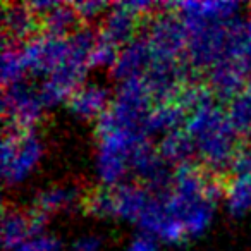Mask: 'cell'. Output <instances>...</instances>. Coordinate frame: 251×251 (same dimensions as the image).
Instances as JSON below:
<instances>
[{
    "instance_id": "1",
    "label": "cell",
    "mask_w": 251,
    "mask_h": 251,
    "mask_svg": "<svg viewBox=\"0 0 251 251\" xmlns=\"http://www.w3.org/2000/svg\"><path fill=\"white\" fill-rule=\"evenodd\" d=\"M182 129L191 138L195 155L205 171L219 176L232 169L241 148L239 138L227 117V110L217 103L196 108L186 119Z\"/></svg>"
},
{
    "instance_id": "2",
    "label": "cell",
    "mask_w": 251,
    "mask_h": 251,
    "mask_svg": "<svg viewBox=\"0 0 251 251\" xmlns=\"http://www.w3.org/2000/svg\"><path fill=\"white\" fill-rule=\"evenodd\" d=\"M147 140L145 131L117 124L105 112L103 117L97 122L95 155V172L101 186L114 188L126 182V176L131 172L134 151Z\"/></svg>"
},
{
    "instance_id": "3",
    "label": "cell",
    "mask_w": 251,
    "mask_h": 251,
    "mask_svg": "<svg viewBox=\"0 0 251 251\" xmlns=\"http://www.w3.org/2000/svg\"><path fill=\"white\" fill-rule=\"evenodd\" d=\"M98 31L90 26H81L69 36L67 55L60 67L38 86V93L45 108H53L57 105L67 103L71 95L86 83V74L90 67V53L97 42Z\"/></svg>"
},
{
    "instance_id": "4",
    "label": "cell",
    "mask_w": 251,
    "mask_h": 251,
    "mask_svg": "<svg viewBox=\"0 0 251 251\" xmlns=\"http://www.w3.org/2000/svg\"><path fill=\"white\" fill-rule=\"evenodd\" d=\"M43 157V143L36 131L7 129L0 147L2 177L7 186L25 182Z\"/></svg>"
},
{
    "instance_id": "5",
    "label": "cell",
    "mask_w": 251,
    "mask_h": 251,
    "mask_svg": "<svg viewBox=\"0 0 251 251\" xmlns=\"http://www.w3.org/2000/svg\"><path fill=\"white\" fill-rule=\"evenodd\" d=\"M157 9L160 4H151V2H115L110 5L105 18L101 19V26L98 29V36L105 42L112 43L117 49L126 47L131 40L136 38L138 26L141 19H150L157 14Z\"/></svg>"
},
{
    "instance_id": "6",
    "label": "cell",
    "mask_w": 251,
    "mask_h": 251,
    "mask_svg": "<svg viewBox=\"0 0 251 251\" xmlns=\"http://www.w3.org/2000/svg\"><path fill=\"white\" fill-rule=\"evenodd\" d=\"M38 88L19 83L4 88L2 98V114H4L5 129L35 131V126L42 121L45 112Z\"/></svg>"
},
{
    "instance_id": "7",
    "label": "cell",
    "mask_w": 251,
    "mask_h": 251,
    "mask_svg": "<svg viewBox=\"0 0 251 251\" xmlns=\"http://www.w3.org/2000/svg\"><path fill=\"white\" fill-rule=\"evenodd\" d=\"M67 49H69V36L59 38L43 31L19 45L28 76L43 77V79L59 69L67 55Z\"/></svg>"
},
{
    "instance_id": "8",
    "label": "cell",
    "mask_w": 251,
    "mask_h": 251,
    "mask_svg": "<svg viewBox=\"0 0 251 251\" xmlns=\"http://www.w3.org/2000/svg\"><path fill=\"white\" fill-rule=\"evenodd\" d=\"M224 203L230 215L251 212V147L241 150L230 169V177L224 186Z\"/></svg>"
},
{
    "instance_id": "9",
    "label": "cell",
    "mask_w": 251,
    "mask_h": 251,
    "mask_svg": "<svg viewBox=\"0 0 251 251\" xmlns=\"http://www.w3.org/2000/svg\"><path fill=\"white\" fill-rule=\"evenodd\" d=\"M112 95L107 86L100 83L86 81L83 86H79L71 98L67 100L66 107L69 112L79 121H100L105 112L110 108Z\"/></svg>"
},
{
    "instance_id": "10",
    "label": "cell",
    "mask_w": 251,
    "mask_h": 251,
    "mask_svg": "<svg viewBox=\"0 0 251 251\" xmlns=\"http://www.w3.org/2000/svg\"><path fill=\"white\" fill-rule=\"evenodd\" d=\"M151 200V191L141 182H122L110 188L112 219L140 222Z\"/></svg>"
},
{
    "instance_id": "11",
    "label": "cell",
    "mask_w": 251,
    "mask_h": 251,
    "mask_svg": "<svg viewBox=\"0 0 251 251\" xmlns=\"http://www.w3.org/2000/svg\"><path fill=\"white\" fill-rule=\"evenodd\" d=\"M165 9H171L182 19H200V21H213V23H229L239 19L241 7L237 2H169L162 4Z\"/></svg>"
},
{
    "instance_id": "12",
    "label": "cell",
    "mask_w": 251,
    "mask_h": 251,
    "mask_svg": "<svg viewBox=\"0 0 251 251\" xmlns=\"http://www.w3.org/2000/svg\"><path fill=\"white\" fill-rule=\"evenodd\" d=\"M42 28L40 18L28 4L4 5V42L12 45H23L29 38L38 35Z\"/></svg>"
},
{
    "instance_id": "13",
    "label": "cell",
    "mask_w": 251,
    "mask_h": 251,
    "mask_svg": "<svg viewBox=\"0 0 251 251\" xmlns=\"http://www.w3.org/2000/svg\"><path fill=\"white\" fill-rule=\"evenodd\" d=\"M151 62L150 47L145 35L136 36L119 52L117 62L112 67V76L117 81H127L133 77H143Z\"/></svg>"
},
{
    "instance_id": "14",
    "label": "cell",
    "mask_w": 251,
    "mask_h": 251,
    "mask_svg": "<svg viewBox=\"0 0 251 251\" xmlns=\"http://www.w3.org/2000/svg\"><path fill=\"white\" fill-rule=\"evenodd\" d=\"M33 237L29 212L18 208H4L2 213V246L5 251H14L25 241Z\"/></svg>"
},
{
    "instance_id": "15",
    "label": "cell",
    "mask_w": 251,
    "mask_h": 251,
    "mask_svg": "<svg viewBox=\"0 0 251 251\" xmlns=\"http://www.w3.org/2000/svg\"><path fill=\"white\" fill-rule=\"evenodd\" d=\"M84 198H81V193L77 188L73 186H50L36 195L33 208L38 212L50 215V213L62 212L76 206L77 203H83Z\"/></svg>"
},
{
    "instance_id": "16",
    "label": "cell",
    "mask_w": 251,
    "mask_h": 251,
    "mask_svg": "<svg viewBox=\"0 0 251 251\" xmlns=\"http://www.w3.org/2000/svg\"><path fill=\"white\" fill-rule=\"evenodd\" d=\"M157 150L160 153V157L172 169L184 164H191V158L196 157L193 141L184 129L172 131V133L162 136L160 143L157 145Z\"/></svg>"
},
{
    "instance_id": "17",
    "label": "cell",
    "mask_w": 251,
    "mask_h": 251,
    "mask_svg": "<svg viewBox=\"0 0 251 251\" xmlns=\"http://www.w3.org/2000/svg\"><path fill=\"white\" fill-rule=\"evenodd\" d=\"M81 23L77 19L76 12H74L71 4H60L53 7L47 16L42 18V29L43 33L52 36H59V38H67L74 31L81 28Z\"/></svg>"
},
{
    "instance_id": "18",
    "label": "cell",
    "mask_w": 251,
    "mask_h": 251,
    "mask_svg": "<svg viewBox=\"0 0 251 251\" xmlns=\"http://www.w3.org/2000/svg\"><path fill=\"white\" fill-rule=\"evenodd\" d=\"M0 74H2V84L4 88L14 86V84L25 83L28 71L23 62L19 45L5 43L2 45V62H0Z\"/></svg>"
},
{
    "instance_id": "19",
    "label": "cell",
    "mask_w": 251,
    "mask_h": 251,
    "mask_svg": "<svg viewBox=\"0 0 251 251\" xmlns=\"http://www.w3.org/2000/svg\"><path fill=\"white\" fill-rule=\"evenodd\" d=\"M227 117L241 141L251 140V97L246 91L229 101Z\"/></svg>"
},
{
    "instance_id": "20",
    "label": "cell",
    "mask_w": 251,
    "mask_h": 251,
    "mask_svg": "<svg viewBox=\"0 0 251 251\" xmlns=\"http://www.w3.org/2000/svg\"><path fill=\"white\" fill-rule=\"evenodd\" d=\"M121 49H117L112 43L101 40L100 36H97V42H95L93 49L90 53V67L91 69H110L117 62V57Z\"/></svg>"
},
{
    "instance_id": "21",
    "label": "cell",
    "mask_w": 251,
    "mask_h": 251,
    "mask_svg": "<svg viewBox=\"0 0 251 251\" xmlns=\"http://www.w3.org/2000/svg\"><path fill=\"white\" fill-rule=\"evenodd\" d=\"M76 12L79 23H84V26H90L97 19H103L105 14L108 12L112 4L108 2H100V0H86V2H77V4H71Z\"/></svg>"
},
{
    "instance_id": "22",
    "label": "cell",
    "mask_w": 251,
    "mask_h": 251,
    "mask_svg": "<svg viewBox=\"0 0 251 251\" xmlns=\"http://www.w3.org/2000/svg\"><path fill=\"white\" fill-rule=\"evenodd\" d=\"M62 244L55 236H50L49 232L42 236H33L28 241L18 246L14 251H60Z\"/></svg>"
},
{
    "instance_id": "23",
    "label": "cell",
    "mask_w": 251,
    "mask_h": 251,
    "mask_svg": "<svg viewBox=\"0 0 251 251\" xmlns=\"http://www.w3.org/2000/svg\"><path fill=\"white\" fill-rule=\"evenodd\" d=\"M158 248H160V241H158L157 237L140 230V232L129 241L126 251H158Z\"/></svg>"
},
{
    "instance_id": "24",
    "label": "cell",
    "mask_w": 251,
    "mask_h": 251,
    "mask_svg": "<svg viewBox=\"0 0 251 251\" xmlns=\"http://www.w3.org/2000/svg\"><path fill=\"white\" fill-rule=\"evenodd\" d=\"M101 239L98 236H79L73 243V251H101Z\"/></svg>"
},
{
    "instance_id": "25",
    "label": "cell",
    "mask_w": 251,
    "mask_h": 251,
    "mask_svg": "<svg viewBox=\"0 0 251 251\" xmlns=\"http://www.w3.org/2000/svg\"><path fill=\"white\" fill-rule=\"evenodd\" d=\"M248 9H250V21H251V5H250V7H248Z\"/></svg>"
}]
</instances>
